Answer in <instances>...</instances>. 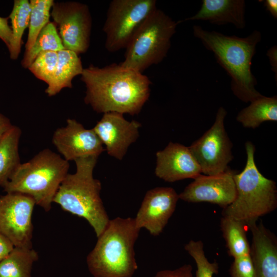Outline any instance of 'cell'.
<instances>
[{
    "label": "cell",
    "mask_w": 277,
    "mask_h": 277,
    "mask_svg": "<svg viewBox=\"0 0 277 277\" xmlns=\"http://www.w3.org/2000/svg\"><path fill=\"white\" fill-rule=\"evenodd\" d=\"M141 127L137 121L126 120L123 114L109 112L104 113L92 129L108 154L121 160L130 145L137 139Z\"/></svg>",
    "instance_id": "obj_15"
},
{
    "label": "cell",
    "mask_w": 277,
    "mask_h": 277,
    "mask_svg": "<svg viewBox=\"0 0 277 277\" xmlns=\"http://www.w3.org/2000/svg\"><path fill=\"white\" fill-rule=\"evenodd\" d=\"M153 277H193L192 267L190 264H185L174 269L162 270Z\"/></svg>",
    "instance_id": "obj_30"
},
{
    "label": "cell",
    "mask_w": 277,
    "mask_h": 277,
    "mask_svg": "<svg viewBox=\"0 0 277 277\" xmlns=\"http://www.w3.org/2000/svg\"><path fill=\"white\" fill-rule=\"evenodd\" d=\"M14 248L13 243L7 238L0 233V262L7 257Z\"/></svg>",
    "instance_id": "obj_32"
},
{
    "label": "cell",
    "mask_w": 277,
    "mask_h": 277,
    "mask_svg": "<svg viewBox=\"0 0 277 277\" xmlns=\"http://www.w3.org/2000/svg\"><path fill=\"white\" fill-rule=\"evenodd\" d=\"M97 158L89 156L75 160V172L67 174L53 201L63 210L85 219L97 238L109 221L100 197L101 183L93 177Z\"/></svg>",
    "instance_id": "obj_4"
},
{
    "label": "cell",
    "mask_w": 277,
    "mask_h": 277,
    "mask_svg": "<svg viewBox=\"0 0 277 277\" xmlns=\"http://www.w3.org/2000/svg\"><path fill=\"white\" fill-rule=\"evenodd\" d=\"M30 15V2L27 0L14 1L12 10L9 16L12 35L8 49L11 60H16L21 52L22 38L25 29L28 27Z\"/></svg>",
    "instance_id": "obj_24"
},
{
    "label": "cell",
    "mask_w": 277,
    "mask_h": 277,
    "mask_svg": "<svg viewBox=\"0 0 277 277\" xmlns=\"http://www.w3.org/2000/svg\"><path fill=\"white\" fill-rule=\"evenodd\" d=\"M22 134L15 125L0 139V186L3 187L21 165L18 147Z\"/></svg>",
    "instance_id": "obj_20"
},
{
    "label": "cell",
    "mask_w": 277,
    "mask_h": 277,
    "mask_svg": "<svg viewBox=\"0 0 277 277\" xmlns=\"http://www.w3.org/2000/svg\"><path fill=\"white\" fill-rule=\"evenodd\" d=\"M193 33L213 53L218 63L230 76L231 90L239 100L251 102L263 95L255 89L257 81L251 70L256 46L261 40L260 31L254 30L247 37H239L194 25Z\"/></svg>",
    "instance_id": "obj_2"
},
{
    "label": "cell",
    "mask_w": 277,
    "mask_h": 277,
    "mask_svg": "<svg viewBox=\"0 0 277 277\" xmlns=\"http://www.w3.org/2000/svg\"><path fill=\"white\" fill-rule=\"evenodd\" d=\"M69 168L68 161L50 149H45L27 162L21 163L3 188L7 193L31 196L36 205L48 211Z\"/></svg>",
    "instance_id": "obj_6"
},
{
    "label": "cell",
    "mask_w": 277,
    "mask_h": 277,
    "mask_svg": "<svg viewBox=\"0 0 277 277\" xmlns=\"http://www.w3.org/2000/svg\"><path fill=\"white\" fill-rule=\"evenodd\" d=\"M252 235L249 255L255 277H277V240L262 222L249 227Z\"/></svg>",
    "instance_id": "obj_17"
},
{
    "label": "cell",
    "mask_w": 277,
    "mask_h": 277,
    "mask_svg": "<svg viewBox=\"0 0 277 277\" xmlns=\"http://www.w3.org/2000/svg\"><path fill=\"white\" fill-rule=\"evenodd\" d=\"M12 30L8 24V17L0 16V39L8 48L12 39Z\"/></svg>",
    "instance_id": "obj_31"
},
{
    "label": "cell",
    "mask_w": 277,
    "mask_h": 277,
    "mask_svg": "<svg viewBox=\"0 0 277 277\" xmlns=\"http://www.w3.org/2000/svg\"><path fill=\"white\" fill-rule=\"evenodd\" d=\"M35 205L33 198L21 193L0 196V233L14 247L32 248V216Z\"/></svg>",
    "instance_id": "obj_11"
},
{
    "label": "cell",
    "mask_w": 277,
    "mask_h": 277,
    "mask_svg": "<svg viewBox=\"0 0 277 277\" xmlns=\"http://www.w3.org/2000/svg\"><path fill=\"white\" fill-rule=\"evenodd\" d=\"M267 55L269 57L271 70L274 72L275 81L277 76V47L274 46L270 48L267 52Z\"/></svg>",
    "instance_id": "obj_33"
},
{
    "label": "cell",
    "mask_w": 277,
    "mask_h": 277,
    "mask_svg": "<svg viewBox=\"0 0 277 277\" xmlns=\"http://www.w3.org/2000/svg\"><path fill=\"white\" fill-rule=\"evenodd\" d=\"M236 121L245 128L254 129L265 122L277 121V97L262 96L252 101L242 109Z\"/></svg>",
    "instance_id": "obj_21"
},
{
    "label": "cell",
    "mask_w": 277,
    "mask_h": 277,
    "mask_svg": "<svg viewBox=\"0 0 277 277\" xmlns=\"http://www.w3.org/2000/svg\"><path fill=\"white\" fill-rule=\"evenodd\" d=\"M12 126L10 120L0 112V139Z\"/></svg>",
    "instance_id": "obj_34"
},
{
    "label": "cell",
    "mask_w": 277,
    "mask_h": 277,
    "mask_svg": "<svg viewBox=\"0 0 277 277\" xmlns=\"http://www.w3.org/2000/svg\"><path fill=\"white\" fill-rule=\"evenodd\" d=\"M220 227L229 255L235 259L249 254L250 246L243 223L223 216Z\"/></svg>",
    "instance_id": "obj_23"
},
{
    "label": "cell",
    "mask_w": 277,
    "mask_h": 277,
    "mask_svg": "<svg viewBox=\"0 0 277 277\" xmlns=\"http://www.w3.org/2000/svg\"><path fill=\"white\" fill-rule=\"evenodd\" d=\"M227 113L226 109L220 107L212 126L189 146L201 172L205 175H216L226 171L233 158L232 143L224 126Z\"/></svg>",
    "instance_id": "obj_9"
},
{
    "label": "cell",
    "mask_w": 277,
    "mask_h": 277,
    "mask_svg": "<svg viewBox=\"0 0 277 277\" xmlns=\"http://www.w3.org/2000/svg\"><path fill=\"white\" fill-rule=\"evenodd\" d=\"M235 171L229 169L216 175L200 174L179 194V199L189 203L208 202L226 208L234 200Z\"/></svg>",
    "instance_id": "obj_12"
},
{
    "label": "cell",
    "mask_w": 277,
    "mask_h": 277,
    "mask_svg": "<svg viewBox=\"0 0 277 277\" xmlns=\"http://www.w3.org/2000/svg\"><path fill=\"white\" fill-rule=\"evenodd\" d=\"M38 259L32 248L14 247L0 262V277H31L32 266Z\"/></svg>",
    "instance_id": "obj_22"
},
{
    "label": "cell",
    "mask_w": 277,
    "mask_h": 277,
    "mask_svg": "<svg viewBox=\"0 0 277 277\" xmlns=\"http://www.w3.org/2000/svg\"><path fill=\"white\" fill-rule=\"evenodd\" d=\"M52 141L68 162L89 156H98L104 151L102 143L93 129H86L74 119H67L65 127L56 129Z\"/></svg>",
    "instance_id": "obj_14"
},
{
    "label": "cell",
    "mask_w": 277,
    "mask_h": 277,
    "mask_svg": "<svg viewBox=\"0 0 277 277\" xmlns=\"http://www.w3.org/2000/svg\"><path fill=\"white\" fill-rule=\"evenodd\" d=\"M50 15L58 27L64 49L78 55L85 53L89 47L92 28L88 6L77 2L54 3Z\"/></svg>",
    "instance_id": "obj_10"
},
{
    "label": "cell",
    "mask_w": 277,
    "mask_h": 277,
    "mask_svg": "<svg viewBox=\"0 0 277 277\" xmlns=\"http://www.w3.org/2000/svg\"><path fill=\"white\" fill-rule=\"evenodd\" d=\"M264 6L266 10L274 18H277V1L266 0L264 1Z\"/></svg>",
    "instance_id": "obj_35"
},
{
    "label": "cell",
    "mask_w": 277,
    "mask_h": 277,
    "mask_svg": "<svg viewBox=\"0 0 277 277\" xmlns=\"http://www.w3.org/2000/svg\"><path fill=\"white\" fill-rule=\"evenodd\" d=\"M229 272L231 277H255L254 269L250 255L234 259Z\"/></svg>",
    "instance_id": "obj_29"
},
{
    "label": "cell",
    "mask_w": 277,
    "mask_h": 277,
    "mask_svg": "<svg viewBox=\"0 0 277 277\" xmlns=\"http://www.w3.org/2000/svg\"><path fill=\"white\" fill-rule=\"evenodd\" d=\"M247 160L240 173L233 176L236 196L224 208L222 215L230 217L249 227L258 219L274 211L277 207L275 182L265 177L254 161L255 146L251 142L245 143Z\"/></svg>",
    "instance_id": "obj_5"
},
{
    "label": "cell",
    "mask_w": 277,
    "mask_h": 277,
    "mask_svg": "<svg viewBox=\"0 0 277 277\" xmlns=\"http://www.w3.org/2000/svg\"><path fill=\"white\" fill-rule=\"evenodd\" d=\"M185 250L194 260L196 266L195 277H213L219 272L216 262H210L205 255L202 241L190 240L184 246Z\"/></svg>",
    "instance_id": "obj_27"
},
{
    "label": "cell",
    "mask_w": 277,
    "mask_h": 277,
    "mask_svg": "<svg viewBox=\"0 0 277 277\" xmlns=\"http://www.w3.org/2000/svg\"><path fill=\"white\" fill-rule=\"evenodd\" d=\"M81 75L86 88L84 101L97 113L137 114L150 96L149 78L120 64L90 65Z\"/></svg>",
    "instance_id": "obj_1"
},
{
    "label": "cell",
    "mask_w": 277,
    "mask_h": 277,
    "mask_svg": "<svg viewBox=\"0 0 277 277\" xmlns=\"http://www.w3.org/2000/svg\"><path fill=\"white\" fill-rule=\"evenodd\" d=\"M53 0H31L29 31L25 45V51L29 50L34 44L38 34L49 23V18Z\"/></svg>",
    "instance_id": "obj_26"
},
{
    "label": "cell",
    "mask_w": 277,
    "mask_h": 277,
    "mask_svg": "<svg viewBox=\"0 0 277 277\" xmlns=\"http://www.w3.org/2000/svg\"><path fill=\"white\" fill-rule=\"evenodd\" d=\"M140 230L134 218L109 220L87 257L93 277H132L137 269L134 244Z\"/></svg>",
    "instance_id": "obj_3"
},
{
    "label": "cell",
    "mask_w": 277,
    "mask_h": 277,
    "mask_svg": "<svg viewBox=\"0 0 277 277\" xmlns=\"http://www.w3.org/2000/svg\"><path fill=\"white\" fill-rule=\"evenodd\" d=\"M57 61V52H43L36 56L28 69L35 77L48 85L53 78Z\"/></svg>",
    "instance_id": "obj_28"
},
{
    "label": "cell",
    "mask_w": 277,
    "mask_h": 277,
    "mask_svg": "<svg viewBox=\"0 0 277 277\" xmlns=\"http://www.w3.org/2000/svg\"><path fill=\"white\" fill-rule=\"evenodd\" d=\"M64 49L55 25L49 22L41 31L31 48L25 51L21 64L28 68L36 56L45 51L58 52Z\"/></svg>",
    "instance_id": "obj_25"
},
{
    "label": "cell",
    "mask_w": 277,
    "mask_h": 277,
    "mask_svg": "<svg viewBox=\"0 0 277 277\" xmlns=\"http://www.w3.org/2000/svg\"><path fill=\"white\" fill-rule=\"evenodd\" d=\"M156 9L155 0H113L103 30L105 48L110 52L125 49L136 30Z\"/></svg>",
    "instance_id": "obj_8"
},
{
    "label": "cell",
    "mask_w": 277,
    "mask_h": 277,
    "mask_svg": "<svg viewBox=\"0 0 277 277\" xmlns=\"http://www.w3.org/2000/svg\"><path fill=\"white\" fill-rule=\"evenodd\" d=\"M179 199V194L171 187L148 190L134 218L136 227L145 228L152 235H159L174 212Z\"/></svg>",
    "instance_id": "obj_13"
},
{
    "label": "cell",
    "mask_w": 277,
    "mask_h": 277,
    "mask_svg": "<svg viewBox=\"0 0 277 277\" xmlns=\"http://www.w3.org/2000/svg\"><path fill=\"white\" fill-rule=\"evenodd\" d=\"M177 24L162 10L156 9L133 35L120 64L142 73L160 63L167 55Z\"/></svg>",
    "instance_id": "obj_7"
},
{
    "label": "cell",
    "mask_w": 277,
    "mask_h": 277,
    "mask_svg": "<svg viewBox=\"0 0 277 277\" xmlns=\"http://www.w3.org/2000/svg\"><path fill=\"white\" fill-rule=\"evenodd\" d=\"M244 0H203L200 9L193 16L177 22L208 21L216 25L232 24L238 29L246 26Z\"/></svg>",
    "instance_id": "obj_18"
},
{
    "label": "cell",
    "mask_w": 277,
    "mask_h": 277,
    "mask_svg": "<svg viewBox=\"0 0 277 277\" xmlns=\"http://www.w3.org/2000/svg\"><path fill=\"white\" fill-rule=\"evenodd\" d=\"M155 175L168 182L193 179L200 175L201 169L189 147L170 142L156 153Z\"/></svg>",
    "instance_id": "obj_16"
},
{
    "label": "cell",
    "mask_w": 277,
    "mask_h": 277,
    "mask_svg": "<svg viewBox=\"0 0 277 277\" xmlns=\"http://www.w3.org/2000/svg\"><path fill=\"white\" fill-rule=\"evenodd\" d=\"M57 55L55 72L45 90L49 96L55 95L63 88H71L73 78L81 75L84 69L81 58L75 52L64 49L58 51Z\"/></svg>",
    "instance_id": "obj_19"
}]
</instances>
